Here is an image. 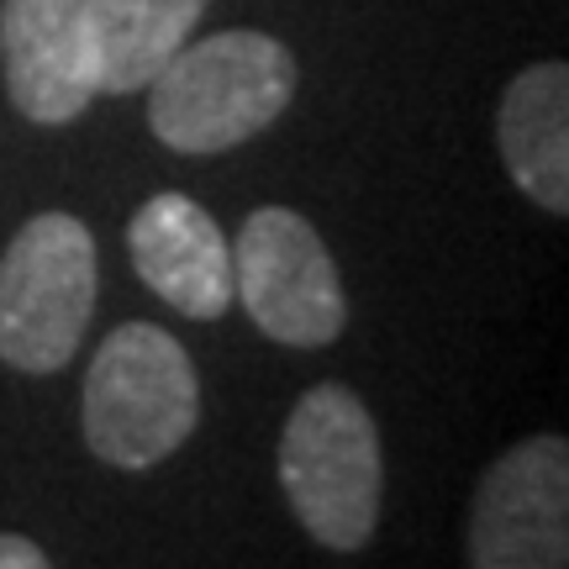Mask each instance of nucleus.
Here are the masks:
<instances>
[{
	"mask_svg": "<svg viewBox=\"0 0 569 569\" xmlns=\"http://www.w3.org/2000/svg\"><path fill=\"white\" fill-rule=\"evenodd\" d=\"M496 142L507 174L532 206L569 211V69L532 63L507 84L496 106Z\"/></svg>",
	"mask_w": 569,
	"mask_h": 569,
	"instance_id": "1a4fd4ad",
	"label": "nucleus"
},
{
	"mask_svg": "<svg viewBox=\"0 0 569 569\" xmlns=\"http://www.w3.org/2000/svg\"><path fill=\"white\" fill-rule=\"evenodd\" d=\"M0 569H53V565H48V553H42L32 538L0 532Z\"/></svg>",
	"mask_w": 569,
	"mask_h": 569,
	"instance_id": "9b49d317",
	"label": "nucleus"
},
{
	"mask_svg": "<svg viewBox=\"0 0 569 569\" xmlns=\"http://www.w3.org/2000/svg\"><path fill=\"white\" fill-rule=\"evenodd\" d=\"M96 317V238L69 211H42L0 253V365L59 375Z\"/></svg>",
	"mask_w": 569,
	"mask_h": 569,
	"instance_id": "20e7f679",
	"label": "nucleus"
},
{
	"mask_svg": "<svg viewBox=\"0 0 569 569\" xmlns=\"http://www.w3.org/2000/svg\"><path fill=\"white\" fill-rule=\"evenodd\" d=\"M138 280L190 322H217L232 306V243L217 217L180 190L148 196L127 222Z\"/></svg>",
	"mask_w": 569,
	"mask_h": 569,
	"instance_id": "6e6552de",
	"label": "nucleus"
},
{
	"mask_svg": "<svg viewBox=\"0 0 569 569\" xmlns=\"http://www.w3.org/2000/svg\"><path fill=\"white\" fill-rule=\"evenodd\" d=\"M469 569H569V443L538 432L475 486Z\"/></svg>",
	"mask_w": 569,
	"mask_h": 569,
	"instance_id": "423d86ee",
	"label": "nucleus"
},
{
	"mask_svg": "<svg viewBox=\"0 0 569 569\" xmlns=\"http://www.w3.org/2000/svg\"><path fill=\"white\" fill-rule=\"evenodd\" d=\"M232 301L248 306L253 327L284 348L338 343L348 327V296L322 232L290 206L248 211L232 238Z\"/></svg>",
	"mask_w": 569,
	"mask_h": 569,
	"instance_id": "39448f33",
	"label": "nucleus"
},
{
	"mask_svg": "<svg viewBox=\"0 0 569 569\" xmlns=\"http://www.w3.org/2000/svg\"><path fill=\"white\" fill-rule=\"evenodd\" d=\"M0 63L6 96L27 122L63 127L101 96L84 0H6Z\"/></svg>",
	"mask_w": 569,
	"mask_h": 569,
	"instance_id": "0eeeda50",
	"label": "nucleus"
},
{
	"mask_svg": "<svg viewBox=\"0 0 569 569\" xmlns=\"http://www.w3.org/2000/svg\"><path fill=\"white\" fill-rule=\"evenodd\" d=\"M211 0H84L101 96H132L180 53Z\"/></svg>",
	"mask_w": 569,
	"mask_h": 569,
	"instance_id": "9d476101",
	"label": "nucleus"
},
{
	"mask_svg": "<svg viewBox=\"0 0 569 569\" xmlns=\"http://www.w3.org/2000/svg\"><path fill=\"white\" fill-rule=\"evenodd\" d=\"M201 422V380L180 338L153 322L106 332L84 369L80 427L96 459L117 469H153Z\"/></svg>",
	"mask_w": 569,
	"mask_h": 569,
	"instance_id": "f03ea898",
	"label": "nucleus"
},
{
	"mask_svg": "<svg viewBox=\"0 0 569 569\" xmlns=\"http://www.w3.org/2000/svg\"><path fill=\"white\" fill-rule=\"evenodd\" d=\"M284 501L322 549L353 553L380 522L386 459L369 407L348 386H311L290 407L280 432Z\"/></svg>",
	"mask_w": 569,
	"mask_h": 569,
	"instance_id": "7ed1b4c3",
	"label": "nucleus"
},
{
	"mask_svg": "<svg viewBox=\"0 0 569 569\" xmlns=\"http://www.w3.org/2000/svg\"><path fill=\"white\" fill-rule=\"evenodd\" d=\"M296 96V59L269 32L184 42L148 80V127L174 153H222L259 138Z\"/></svg>",
	"mask_w": 569,
	"mask_h": 569,
	"instance_id": "f257e3e1",
	"label": "nucleus"
}]
</instances>
